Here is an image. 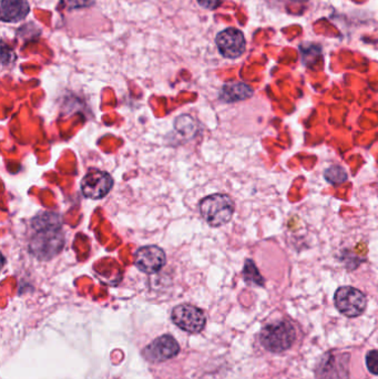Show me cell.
<instances>
[{"label": "cell", "instance_id": "obj_1", "mask_svg": "<svg viewBox=\"0 0 378 379\" xmlns=\"http://www.w3.org/2000/svg\"><path fill=\"white\" fill-rule=\"evenodd\" d=\"M35 222L31 253L40 260H50L60 252L65 243L59 219L54 214H46L44 217H37Z\"/></svg>", "mask_w": 378, "mask_h": 379}, {"label": "cell", "instance_id": "obj_2", "mask_svg": "<svg viewBox=\"0 0 378 379\" xmlns=\"http://www.w3.org/2000/svg\"><path fill=\"white\" fill-rule=\"evenodd\" d=\"M236 211V204L231 196L222 193L208 195L200 202L203 220L212 228H220L230 222Z\"/></svg>", "mask_w": 378, "mask_h": 379}, {"label": "cell", "instance_id": "obj_3", "mask_svg": "<svg viewBox=\"0 0 378 379\" xmlns=\"http://www.w3.org/2000/svg\"><path fill=\"white\" fill-rule=\"evenodd\" d=\"M296 339L293 325L288 321H277L266 325L261 332L262 346L271 353H282L292 347Z\"/></svg>", "mask_w": 378, "mask_h": 379}, {"label": "cell", "instance_id": "obj_4", "mask_svg": "<svg viewBox=\"0 0 378 379\" xmlns=\"http://www.w3.org/2000/svg\"><path fill=\"white\" fill-rule=\"evenodd\" d=\"M334 303L340 313L351 319L362 315L368 306V300L364 293L352 286H342L337 289L335 292Z\"/></svg>", "mask_w": 378, "mask_h": 379}, {"label": "cell", "instance_id": "obj_5", "mask_svg": "<svg viewBox=\"0 0 378 379\" xmlns=\"http://www.w3.org/2000/svg\"><path fill=\"white\" fill-rule=\"evenodd\" d=\"M171 319L179 328L191 334L202 332L206 324L202 310L190 304H181L173 308Z\"/></svg>", "mask_w": 378, "mask_h": 379}, {"label": "cell", "instance_id": "obj_6", "mask_svg": "<svg viewBox=\"0 0 378 379\" xmlns=\"http://www.w3.org/2000/svg\"><path fill=\"white\" fill-rule=\"evenodd\" d=\"M113 187V176L108 172L90 169L81 181V191L85 198L100 200L111 191Z\"/></svg>", "mask_w": 378, "mask_h": 379}, {"label": "cell", "instance_id": "obj_7", "mask_svg": "<svg viewBox=\"0 0 378 379\" xmlns=\"http://www.w3.org/2000/svg\"><path fill=\"white\" fill-rule=\"evenodd\" d=\"M180 353V345L176 338L171 335H163L154 339L143 349L145 360L152 363H162L172 360Z\"/></svg>", "mask_w": 378, "mask_h": 379}, {"label": "cell", "instance_id": "obj_8", "mask_svg": "<svg viewBox=\"0 0 378 379\" xmlns=\"http://www.w3.org/2000/svg\"><path fill=\"white\" fill-rule=\"evenodd\" d=\"M167 263L165 251L156 245L142 246L135 252V265L145 274L160 272Z\"/></svg>", "mask_w": 378, "mask_h": 379}, {"label": "cell", "instance_id": "obj_9", "mask_svg": "<svg viewBox=\"0 0 378 379\" xmlns=\"http://www.w3.org/2000/svg\"><path fill=\"white\" fill-rule=\"evenodd\" d=\"M217 46L220 53L225 58H238L245 51L243 33L236 28H228L217 35Z\"/></svg>", "mask_w": 378, "mask_h": 379}, {"label": "cell", "instance_id": "obj_10", "mask_svg": "<svg viewBox=\"0 0 378 379\" xmlns=\"http://www.w3.org/2000/svg\"><path fill=\"white\" fill-rule=\"evenodd\" d=\"M348 355H327L318 367V379H348Z\"/></svg>", "mask_w": 378, "mask_h": 379}, {"label": "cell", "instance_id": "obj_11", "mask_svg": "<svg viewBox=\"0 0 378 379\" xmlns=\"http://www.w3.org/2000/svg\"><path fill=\"white\" fill-rule=\"evenodd\" d=\"M28 0H3L1 1V20L5 22H18L25 19L29 14Z\"/></svg>", "mask_w": 378, "mask_h": 379}, {"label": "cell", "instance_id": "obj_12", "mask_svg": "<svg viewBox=\"0 0 378 379\" xmlns=\"http://www.w3.org/2000/svg\"><path fill=\"white\" fill-rule=\"evenodd\" d=\"M253 96V89L244 83H230L223 85L220 98L224 102H238Z\"/></svg>", "mask_w": 378, "mask_h": 379}, {"label": "cell", "instance_id": "obj_13", "mask_svg": "<svg viewBox=\"0 0 378 379\" xmlns=\"http://www.w3.org/2000/svg\"><path fill=\"white\" fill-rule=\"evenodd\" d=\"M244 280L247 284H252V285L264 286V278L262 275L258 272V267L255 265L254 262L252 260H247L245 262L243 269Z\"/></svg>", "mask_w": 378, "mask_h": 379}, {"label": "cell", "instance_id": "obj_14", "mask_svg": "<svg viewBox=\"0 0 378 379\" xmlns=\"http://www.w3.org/2000/svg\"><path fill=\"white\" fill-rule=\"evenodd\" d=\"M324 178L331 185H340L347 181L348 176L345 169L342 168L340 165H335L327 169V171L324 172Z\"/></svg>", "mask_w": 378, "mask_h": 379}, {"label": "cell", "instance_id": "obj_15", "mask_svg": "<svg viewBox=\"0 0 378 379\" xmlns=\"http://www.w3.org/2000/svg\"><path fill=\"white\" fill-rule=\"evenodd\" d=\"M94 1L96 0H61L65 7L70 9L87 8L94 5Z\"/></svg>", "mask_w": 378, "mask_h": 379}, {"label": "cell", "instance_id": "obj_16", "mask_svg": "<svg viewBox=\"0 0 378 379\" xmlns=\"http://www.w3.org/2000/svg\"><path fill=\"white\" fill-rule=\"evenodd\" d=\"M366 366L373 375H378V351H370L366 355Z\"/></svg>", "mask_w": 378, "mask_h": 379}, {"label": "cell", "instance_id": "obj_17", "mask_svg": "<svg viewBox=\"0 0 378 379\" xmlns=\"http://www.w3.org/2000/svg\"><path fill=\"white\" fill-rule=\"evenodd\" d=\"M197 3L203 8L213 10V9H217L222 3V0H197Z\"/></svg>", "mask_w": 378, "mask_h": 379}, {"label": "cell", "instance_id": "obj_18", "mask_svg": "<svg viewBox=\"0 0 378 379\" xmlns=\"http://www.w3.org/2000/svg\"><path fill=\"white\" fill-rule=\"evenodd\" d=\"M292 1H297V3H303V1H307V0H292Z\"/></svg>", "mask_w": 378, "mask_h": 379}]
</instances>
